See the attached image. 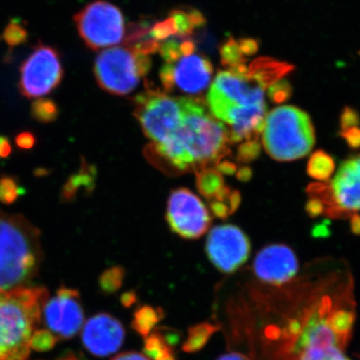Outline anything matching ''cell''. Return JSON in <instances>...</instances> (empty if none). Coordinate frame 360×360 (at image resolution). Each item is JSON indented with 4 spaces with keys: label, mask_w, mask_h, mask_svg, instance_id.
I'll return each instance as SVG.
<instances>
[{
    "label": "cell",
    "mask_w": 360,
    "mask_h": 360,
    "mask_svg": "<svg viewBox=\"0 0 360 360\" xmlns=\"http://www.w3.org/2000/svg\"><path fill=\"white\" fill-rule=\"evenodd\" d=\"M58 360H79L77 359V356H75V354H68L65 355V356L61 357V359H59Z\"/></svg>",
    "instance_id": "obj_42"
},
{
    "label": "cell",
    "mask_w": 360,
    "mask_h": 360,
    "mask_svg": "<svg viewBox=\"0 0 360 360\" xmlns=\"http://www.w3.org/2000/svg\"><path fill=\"white\" fill-rule=\"evenodd\" d=\"M215 167L221 174L231 175L238 172V167L229 160H220Z\"/></svg>",
    "instance_id": "obj_35"
},
{
    "label": "cell",
    "mask_w": 360,
    "mask_h": 360,
    "mask_svg": "<svg viewBox=\"0 0 360 360\" xmlns=\"http://www.w3.org/2000/svg\"><path fill=\"white\" fill-rule=\"evenodd\" d=\"M42 258L39 229L21 215L0 212V290L27 286Z\"/></svg>",
    "instance_id": "obj_3"
},
{
    "label": "cell",
    "mask_w": 360,
    "mask_h": 360,
    "mask_svg": "<svg viewBox=\"0 0 360 360\" xmlns=\"http://www.w3.org/2000/svg\"><path fill=\"white\" fill-rule=\"evenodd\" d=\"M63 77V68L58 51L51 46L39 45L21 65L18 87L23 96L37 98L51 94Z\"/></svg>",
    "instance_id": "obj_10"
},
{
    "label": "cell",
    "mask_w": 360,
    "mask_h": 360,
    "mask_svg": "<svg viewBox=\"0 0 360 360\" xmlns=\"http://www.w3.org/2000/svg\"><path fill=\"white\" fill-rule=\"evenodd\" d=\"M124 276L125 271L122 267H110V269L103 271L99 277V288L104 293H108V295L115 293L122 288Z\"/></svg>",
    "instance_id": "obj_26"
},
{
    "label": "cell",
    "mask_w": 360,
    "mask_h": 360,
    "mask_svg": "<svg viewBox=\"0 0 360 360\" xmlns=\"http://www.w3.org/2000/svg\"><path fill=\"white\" fill-rule=\"evenodd\" d=\"M134 115L150 139L151 148L165 146L174 136L184 120V97L148 89L134 98Z\"/></svg>",
    "instance_id": "obj_7"
},
{
    "label": "cell",
    "mask_w": 360,
    "mask_h": 360,
    "mask_svg": "<svg viewBox=\"0 0 360 360\" xmlns=\"http://www.w3.org/2000/svg\"><path fill=\"white\" fill-rule=\"evenodd\" d=\"M184 120L174 136L151 150L179 172L217 165L231 153L229 129L206 110L200 99L184 97Z\"/></svg>",
    "instance_id": "obj_1"
},
{
    "label": "cell",
    "mask_w": 360,
    "mask_h": 360,
    "mask_svg": "<svg viewBox=\"0 0 360 360\" xmlns=\"http://www.w3.org/2000/svg\"><path fill=\"white\" fill-rule=\"evenodd\" d=\"M217 360H252L248 355L239 354V352H229L221 355L219 359Z\"/></svg>",
    "instance_id": "obj_39"
},
{
    "label": "cell",
    "mask_w": 360,
    "mask_h": 360,
    "mask_svg": "<svg viewBox=\"0 0 360 360\" xmlns=\"http://www.w3.org/2000/svg\"><path fill=\"white\" fill-rule=\"evenodd\" d=\"M240 200V193L238 191L224 186L215 198L210 200V206L214 215L220 219H226L238 210Z\"/></svg>",
    "instance_id": "obj_21"
},
{
    "label": "cell",
    "mask_w": 360,
    "mask_h": 360,
    "mask_svg": "<svg viewBox=\"0 0 360 360\" xmlns=\"http://www.w3.org/2000/svg\"><path fill=\"white\" fill-rule=\"evenodd\" d=\"M310 198L323 205L324 212L333 219H352L360 212V155L352 156L340 165L328 184L309 187Z\"/></svg>",
    "instance_id": "obj_8"
},
{
    "label": "cell",
    "mask_w": 360,
    "mask_h": 360,
    "mask_svg": "<svg viewBox=\"0 0 360 360\" xmlns=\"http://www.w3.org/2000/svg\"><path fill=\"white\" fill-rule=\"evenodd\" d=\"M46 288L0 290V360H28L30 340L42 319Z\"/></svg>",
    "instance_id": "obj_4"
},
{
    "label": "cell",
    "mask_w": 360,
    "mask_h": 360,
    "mask_svg": "<svg viewBox=\"0 0 360 360\" xmlns=\"http://www.w3.org/2000/svg\"><path fill=\"white\" fill-rule=\"evenodd\" d=\"M13 153L11 141L6 136H0V160H6Z\"/></svg>",
    "instance_id": "obj_36"
},
{
    "label": "cell",
    "mask_w": 360,
    "mask_h": 360,
    "mask_svg": "<svg viewBox=\"0 0 360 360\" xmlns=\"http://www.w3.org/2000/svg\"><path fill=\"white\" fill-rule=\"evenodd\" d=\"M163 317H165V312L160 307L155 309V307H149V305H144V307H139L134 312L131 326L139 335L146 338V336L150 335L156 324Z\"/></svg>",
    "instance_id": "obj_22"
},
{
    "label": "cell",
    "mask_w": 360,
    "mask_h": 360,
    "mask_svg": "<svg viewBox=\"0 0 360 360\" xmlns=\"http://www.w3.org/2000/svg\"><path fill=\"white\" fill-rule=\"evenodd\" d=\"M208 259L224 274H233L250 258V238L236 225L215 226L208 234L205 245Z\"/></svg>",
    "instance_id": "obj_13"
},
{
    "label": "cell",
    "mask_w": 360,
    "mask_h": 360,
    "mask_svg": "<svg viewBox=\"0 0 360 360\" xmlns=\"http://www.w3.org/2000/svg\"><path fill=\"white\" fill-rule=\"evenodd\" d=\"M352 220V231L354 233L360 234V217L359 214H355L350 219Z\"/></svg>",
    "instance_id": "obj_41"
},
{
    "label": "cell",
    "mask_w": 360,
    "mask_h": 360,
    "mask_svg": "<svg viewBox=\"0 0 360 360\" xmlns=\"http://www.w3.org/2000/svg\"><path fill=\"white\" fill-rule=\"evenodd\" d=\"M15 143L21 149H32L37 143V137L30 131L20 132L16 136Z\"/></svg>",
    "instance_id": "obj_34"
},
{
    "label": "cell",
    "mask_w": 360,
    "mask_h": 360,
    "mask_svg": "<svg viewBox=\"0 0 360 360\" xmlns=\"http://www.w3.org/2000/svg\"><path fill=\"white\" fill-rule=\"evenodd\" d=\"M125 330L122 322L108 314L94 315L85 322L82 343L94 356L104 357L115 354L122 347Z\"/></svg>",
    "instance_id": "obj_16"
},
{
    "label": "cell",
    "mask_w": 360,
    "mask_h": 360,
    "mask_svg": "<svg viewBox=\"0 0 360 360\" xmlns=\"http://www.w3.org/2000/svg\"><path fill=\"white\" fill-rule=\"evenodd\" d=\"M258 41L253 39H229L220 49L222 65L227 70H236L248 65V58L258 51Z\"/></svg>",
    "instance_id": "obj_17"
},
{
    "label": "cell",
    "mask_w": 360,
    "mask_h": 360,
    "mask_svg": "<svg viewBox=\"0 0 360 360\" xmlns=\"http://www.w3.org/2000/svg\"><path fill=\"white\" fill-rule=\"evenodd\" d=\"M260 153V144L258 139L243 141L238 146V160L241 162H250L257 160Z\"/></svg>",
    "instance_id": "obj_30"
},
{
    "label": "cell",
    "mask_w": 360,
    "mask_h": 360,
    "mask_svg": "<svg viewBox=\"0 0 360 360\" xmlns=\"http://www.w3.org/2000/svg\"><path fill=\"white\" fill-rule=\"evenodd\" d=\"M341 135L347 141L352 148H357L360 146V127H350L345 130H341Z\"/></svg>",
    "instance_id": "obj_33"
},
{
    "label": "cell",
    "mask_w": 360,
    "mask_h": 360,
    "mask_svg": "<svg viewBox=\"0 0 360 360\" xmlns=\"http://www.w3.org/2000/svg\"><path fill=\"white\" fill-rule=\"evenodd\" d=\"M167 219L172 231L186 239L201 238L212 224L205 203L187 188H177L170 193Z\"/></svg>",
    "instance_id": "obj_12"
},
{
    "label": "cell",
    "mask_w": 360,
    "mask_h": 360,
    "mask_svg": "<svg viewBox=\"0 0 360 360\" xmlns=\"http://www.w3.org/2000/svg\"><path fill=\"white\" fill-rule=\"evenodd\" d=\"M298 259L295 251L285 245L265 246L257 253L253 271L262 283L281 286L290 283L298 272Z\"/></svg>",
    "instance_id": "obj_15"
},
{
    "label": "cell",
    "mask_w": 360,
    "mask_h": 360,
    "mask_svg": "<svg viewBox=\"0 0 360 360\" xmlns=\"http://www.w3.org/2000/svg\"><path fill=\"white\" fill-rule=\"evenodd\" d=\"M58 338L47 329H39L32 333L30 340V349L34 352H45L56 347Z\"/></svg>",
    "instance_id": "obj_29"
},
{
    "label": "cell",
    "mask_w": 360,
    "mask_h": 360,
    "mask_svg": "<svg viewBox=\"0 0 360 360\" xmlns=\"http://www.w3.org/2000/svg\"><path fill=\"white\" fill-rule=\"evenodd\" d=\"M196 186L198 191L210 200L225 186L224 176L217 168H201L196 172Z\"/></svg>",
    "instance_id": "obj_20"
},
{
    "label": "cell",
    "mask_w": 360,
    "mask_h": 360,
    "mask_svg": "<svg viewBox=\"0 0 360 360\" xmlns=\"http://www.w3.org/2000/svg\"><path fill=\"white\" fill-rule=\"evenodd\" d=\"M59 115L58 104L49 98H39L32 104V115L41 123H51L58 120Z\"/></svg>",
    "instance_id": "obj_25"
},
{
    "label": "cell",
    "mask_w": 360,
    "mask_h": 360,
    "mask_svg": "<svg viewBox=\"0 0 360 360\" xmlns=\"http://www.w3.org/2000/svg\"><path fill=\"white\" fill-rule=\"evenodd\" d=\"M42 319L58 340L75 338L84 323L79 291L61 286L56 296L45 302Z\"/></svg>",
    "instance_id": "obj_14"
},
{
    "label": "cell",
    "mask_w": 360,
    "mask_h": 360,
    "mask_svg": "<svg viewBox=\"0 0 360 360\" xmlns=\"http://www.w3.org/2000/svg\"><path fill=\"white\" fill-rule=\"evenodd\" d=\"M150 68V56L123 44L99 53L94 75L99 86L108 94L127 96L139 86Z\"/></svg>",
    "instance_id": "obj_6"
},
{
    "label": "cell",
    "mask_w": 360,
    "mask_h": 360,
    "mask_svg": "<svg viewBox=\"0 0 360 360\" xmlns=\"http://www.w3.org/2000/svg\"><path fill=\"white\" fill-rule=\"evenodd\" d=\"M220 326L219 324L210 323V322H202L196 324L189 328L186 340L182 345V350L187 354H194L200 352L207 345L208 340L217 330Z\"/></svg>",
    "instance_id": "obj_19"
},
{
    "label": "cell",
    "mask_w": 360,
    "mask_h": 360,
    "mask_svg": "<svg viewBox=\"0 0 360 360\" xmlns=\"http://www.w3.org/2000/svg\"><path fill=\"white\" fill-rule=\"evenodd\" d=\"M143 352L150 360H176L174 347L156 333L144 338Z\"/></svg>",
    "instance_id": "obj_24"
},
{
    "label": "cell",
    "mask_w": 360,
    "mask_h": 360,
    "mask_svg": "<svg viewBox=\"0 0 360 360\" xmlns=\"http://www.w3.org/2000/svg\"><path fill=\"white\" fill-rule=\"evenodd\" d=\"M212 75V63L195 51L165 63L160 77L165 92L179 91L188 96H198L210 86Z\"/></svg>",
    "instance_id": "obj_11"
},
{
    "label": "cell",
    "mask_w": 360,
    "mask_h": 360,
    "mask_svg": "<svg viewBox=\"0 0 360 360\" xmlns=\"http://www.w3.org/2000/svg\"><path fill=\"white\" fill-rule=\"evenodd\" d=\"M120 302L124 307H132L137 302L136 293L134 291H127V292L123 293L120 297Z\"/></svg>",
    "instance_id": "obj_38"
},
{
    "label": "cell",
    "mask_w": 360,
    "mask_h": 360,
    "mask_svg": "<svg viewBox=\"0 0 360 360\" xmlns=\"http://www.w3.org/2000/svg\"><path fill=\"white\" fill-rule=\"evenodd\" d=\"M292 92V87L286 80L281 79L269 89V96L272 103H283L288 101Z\"/></svg>",
    "instance_id": "obj_31"
},
{
    "label": "cell",
    "mask_w": 360,
    "mask_h": 360,
    "mask_svg": "<svg viewBox=\"0 0 360 360\" xmlns=\"http://www.w3.org/2000/svg\"><path fill=\"white\" fill-rule=\"evenodd\" d=\"M295 360H349L340 348H312L298 355Z\"/></svg>",
    "instance_id": "obj_27"
},
{
    "label": "cell",
    "mask_w": 360,
    "mask_h": 360,
    "mask_svg": "<svg viewBox=\"0 0 360 360\" xmlns=\"http://www.w3.org/2000/svg\"><path fill=\"white\" fill-rule=\"evenodd\" d=\"M75 20L80 37L94 51L110 49L124 39V18L110 2H92L75 15Z\"/></svg>",
    "instance_id": "obj_9"
},
{
    "label": "cell",
    "mask_w": 360,
    "mask_h": 360,
    "mask_svg": "<svg viewBox=\"0 0 360 360\" xmlns=\"http://www.w3.org/2000/svg\"><path fill=\"white\" fill-rule=\"evenodd\" d=\"M248 65L220 71L207 94L210 112L231 129V143L257 139L266 116V89L248 75Z\"/></svg>",
    "instance_id": "obj_2"
},
{
    "label": "cell",
    "mask_w": 360,
    "mask_h": 360,
    "mask_svg": "<svg viewBox=\"0 0 360 360\" xmlns=\"http://www.w3.org/2000/svg\"><path fill=\"white\" fill-rule=\"evenodd\" d=\"M22 193L23 188H21L14 177H0V202L13 205Z\"/></svg>",
    "instance_id": "obj_28"
},
{
    "label": "cell",
    "mask_w": 360,
    "mask_h": 360,
    "mask_svg": "<svg viewBox=\"0 0 360 360\" xmlns=\"http://www.w3.org/2000/svg\"><path fill=\"white\" fill-rule=\"evenodd\" d=\"M96 184V168L85 160H82L79 169L71 175L61 191V200L68 202L75 200L78 194L94 191Z\"/></svg>",
    "instance_id": "obj_18"
},
{
    "label": "cell",
    "mask_w": 360,
    "mask_h": 360,
    "mask_svg": "<svg viewBox=\"0 0 360 360\" xmlns=\"http://www.w3.org/2000/svg\"><path fill=\"white\" fill-rule=\"evenodd\" d=\"M341 130L350 129V127H359V116L352 108H345L341 115Z\"/></svg>",
    "instance_id": "obj_32"
},
{
    "label": "cell",
    "mask_w": 360,
    "mask_h": 360,
    "mask_svg": "<svg viewBox=\"0 0 360 360\" xmlns=\"http://www.w3.org/2000/svg\"><path fill=\"white\" fill-rule=\"evenodd\" d=\"M238 179L243 181H248L251 177V170L248 167H243L238 170Z\"/></svg>",
    "instance_id": "obj_40"
},
{
    "label": "cell",
    "mask_w": 360,
    "mask_h": 360,
    "mask_svg": "<svg viewBox=\"0 0 360 360\" xmlns=\"http://www.w3.org/2000/svg\"><path fill=\"white\" fill-rule=\"evenodd\" d=\"M335 169V162L326 151H315L307 163V174L319 181H326Z\"/></svg>",
    "instance_id": "obj_23"
},
{
    "label": "cell",
    "mask_w": 360,
    "mask_h": 360,
    "mask_svg": "<svg viewBox=\"0 0 360 360\" xmlns=\"http://www.w3.org/2000/svg\"><path fill=\"white\" fill-rule=\"evenodd\" d=\"M262 132L265 151L277 161L304 158L315 143L311 118L292 105L278 106L270 111L265 116Z\"/></svg>",
    "instance_id": "obj_5"
},
{
    "label": "cell",
    "mask_w": 360,
    "mask_h": 360,
    "mask_svg": "<svg viewBox=\"0 0 360 360\" xmlns=\"http://www.w3.org/2000/svg\"><path fill=\"white\" fill-rule=\"evenodd\" d=\"M112 360H150L146 355L136 352H123L116 355Z\"/></svg>",
    "instance_id": "obj_37"
}]
</instances>
